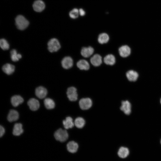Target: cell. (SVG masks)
<instances>
[{"instance_id": "6da1fadb", "label": "cell", "mask_w": 161, "mask_h": 161, "mask_svg": "<svg viewBox=\"0 0 161 161\" xmlns=\"http://www.w3.org/2000/svg\"><path fill=\"white\" fill-rule=\"evenodd\" d=\"M15 23L18 29L23 30L28 26L29 22L24 16L19 15L16 17L15 19Z\"/></svg>"}, {"instance_id": "7a4b0ae2", "label": "cell", "mask_w": 161, "mask_h": 161, "mask_svg": "<svg viewBox=\"0 0 161 161\" xmlns=\"http://www.w3.org/2000/svg\"><path fill=\"white\" fill-rule=\"evenodd\" d=\"M68 134L65 130L59 129L55 133L54 136L55 139L61 142H64L68 138Z\"/></svg>"}, {"instance_id": "3957f363", "label": "cell", "mask_w": 161, "mask_h": 161, "mask_svg": "<svg viewBox=\"0 0 161 161\" xmlns=\"http://www.w3.org/2000/svg\"><path fill=\"white\" fill-rule=\"evenodd\" d=\"M48 49L49 51L53 52L58 51L61 48L60 43L56 38H52L48 41Z\"/></svg>"}, {"instance_id": "277c9868", "label": "cell", "mask_w": 161, "mask_h": 161, "mask_svg": "<svg viewBox=\"0 0 161 161\" xmlns=\"http://www.w3.org/2000/svg\"><path fill=\"white\" fill-rule=\"evenodd\" d=\"M80 108L83 110H87L89 109L92 105V101L89 98L81 99L79 101Z\"/></svg>"}, {"instance_id": "5b68a950", "label": "cell", "mask_w": 161, "mask_h": 161, "mask_svg": "<svg viewBox=\"0 0 161 161\" xmlns=\"http://www.w3.org/2000/svg\"><path fill=\"white\" fill-rule=\"evenodd\" d=\"M67 95L69 100L71 101H75L78 99V95L76 89L74 87H70L67 90Z\"/></svg>"}, {"instance_id": "8992f818", "label": "cell", "mask_w": 161, "mask_h": 161, "mask_svg": "<svg viewBox=\"0 0 161 161\" xmlns=\"http://www.w3.org/2000/svg\"><path fill=\"white\" fill-rule=\"evenodd\" d=\"M120 110L126 114H129L131 112V105L128 100L123 101L120 107Z\"/></svg>"}, {"instance_id": "52a82bcc", "label": "cell", "mask_w": 161, "mask_h": 161, "mask_svg": "<svg viewBox=\"0 0 161 161\" xmlns=\"http://www.w3.org/2000/svg\"><path fill=\"white\" fill-rule=\"evenodd\" d=\"M33 8L35 11L37 12H41L44 9L45 4L42 1L37 0L34 2Z\"/></svg>"}, {"instance_id": "ba28073f", "label": "cell", "mask_w": 161, "mask_h": 161, "mask_svg": "<svg viewBox=\"0 0 161 161\" xmlns=\"http://www.w3.org/2000/svg\"><path fill=\"white\" fill-rule=\"evenodd\" d=\"M119 52L121 56L125 58L129 56L131 53L130 48L127 45H123L120 47Z\"/></svg>"}, {"instance_id": "9c48e42d", "label": "cell", "mask_w": 161, "mask_h": 161, "mask_svg": "<svg viewBox=\"0 0 161 161\" xmlns=\"http://www.w3.org/2000/svg\"><path fill=\"white\" fill-rule=\"evenodd\" d=\"M62 67L67 69L71 68L73 65V61L72 58L69 56L64 57L61 61Z\"/></svg>"}, {"instance_id": "30bf717a", "label": "cell", "mask_w": 161, "mask_h": 161, "mask_svg": "<svg viewBox=\"0 0 161 161\" xmlns=\"http://www.w3.org/2000/svg\"><path fill=\"white\" fill-rule=\"evenodd\" d=\"M27 104L30 109L33 111L38 110L40 106V104L38 101L34 98L30 99L28 101Z\"/></svg>"}, {"instance_id": "8fae6325", "label": "cell", "mask_w": 161, "mask_h": 161, "mask_svg": "<svg viewBox=\"0 0 161 161\" xmlns=\"http://www.w3.org/2000/svg\"><path fill=\"white\" fill-rule=\"evenodd\" d=\"M47 90L44 87L40 86L36 88L35 94L36 96L40 99L44 98L47 94Z\"/></svg>"}, {"instance_id": "7c38bea8", "label": "cell", "mask_w": 161, "mask_h": 161, "mask_svg": "<svg viewBox=\"0 0 161 161\" xmlns=\"http://www.w3.org/2000/svg\"><path fill=\"white\" fill-rule=\"evenodd\" d=\"M94 51L93 48L91 47H83L81 49V54L83 56L88 58L93 54Z\"/></svg>"}, {"instance_id": "4fadbf2b", "label": "cell", "mask_w": 161, "mask_h": 161, "mask_svg": "<svg viewBox=\"0 0 161 161\" xmlns=\"http://www.w3.org/2000/svg\"><path fill=\"white\" fill-rule=\"evenodd\" d=\"M90 61L92 65L94 66H98L102 63V57L99 54H95L91 58Z\"/></svg>"}, {"instance_id": "5bb4252c", "label": "cell", "mask_w": 161, "mask_h": 161, "mask_svg": "<svg viewBox=\"0 0 161 161\" xmlns=\"http://www.w3.org/2000/svg\"><path fill=\"white\" fill-rule=\"evenodd\" d=\"M126 76L128 80L130 81H135L137 79L138 74L135 71L130 70L127 72Z\"/></svg>"}, {"instance_id": "9a60e30c", "label": "cell", "mask_w": 161, "mask_h": 161, "mask_svg": "<svg viewBox=\"0 0 161 161\" xmlns=\"http://www.w3.org/2000/svg\"><path fill=\"white\" fill-rule=\"evenodd\" d=\"M78 145L74 141H70L67 145L68 151L70 152L74 153L76 152L78 148Z\"/></svg>"}, {"instance_id": "2e32d148", "label": "cell", "mask_w": 161, "mask_h": 161, "mask_svg": "<svg viewBox=\"0 0 161 161\" xmlns=\"http://www.w3.org/2000/svg\"><path fill=\"white\" fill-rule=\"evenodd\" d=\"M19 118L18 112L14 110L10 111L7 116V120L10 122H12L17 120Z\"/></svg>"}, {"instance_id": "e0dca14e", "label": "cell", "mask_w": 161, "mask_h": 161, "mask_svg": "<svg viewBox=\"0 0 161 161\" xmlns=\"http://www.w3.org/2000/svg\"><path fill=\"white\" fill-rule=\"evenodd\" d=\"M3 71L7 75L12 74L14 71L15 66L10 64H4L2 67Z\"/></svg>"}, {"instance_id": "ac0fdd59", "label": "cell", "mask_w": 161, "mask_h": 161, "mask_svg": "<svg viewBox=\"0 0 161 161\" xmlns=\"http://www.w3.org/2000/svg\"><path fill=\"white\" fill-rule=\"evenodd\" d=\"M11 101L13 106L16 107L23 102L24 99L20 95H15L11 97Z\"/></svg>"}, {"instance_id": "d6986e66", "label": "cell", "mask_w": 161, "mask_h": 161, "mask_svg": "<svg viewBox=\"0 0 161 161\" xmlns=\"http://www.w3.org/2000/svg\"><path fill=\"white\" fill-rule=\"evenodd\" d=\"M77 67L81 70H88L89 68V63L85 60H80L77 64Z\"/></svg>"}, {"instance_id": "ffe728a7", "label": "cell", "mask_w": 161, "mask_h": 161, "mask_svg": "<svg viewBox=\"0 0 161 161\" xmlns=\"http://www.w3.org/2000/svg\"><path fill=\"white\" fill-rule=\"evenodd\" d=\"M128 148L124 147H121L119 149L117 152L118 156L120 158H124L126 157L129 154Z\"/></svg>"}, {"instance_id": "44dd1931", "label": "cell", "mask_w": 161, "mask_h": 161, "mask_svg": "<svg viewBox=\"0 0 161 161\" xmlns=\"http://www.w3.org/2000/svg\"><path fill=\"white\" fill-rule=\"evenodd\" d=\"M23 130L22 126L20 123H16L14 126L13 134L15 136H19L22 133Z\"/></svg>"}, {"instance_id": "7402d4cb", "label": "cell", "mask_w": 161, "mask_h": 161, "mask_svg": "<svg viewBox=\"0 0 161 161\" xmlns=\"http://www.w3.org/2000/svg\"><path fill=\"white\" fill-rule=\"evenodd\" d=\"M64 128L66 129H68L73 127L74 124L72 119L70 117H67L65 120L63 121Z\"/></svg>"}, {"instance_id": "603a6c76", "label": "cell", "mask_w": 161, "mask_h": 161, "mask_svg": "<svg viewBox=\"0 0 161 161\" xmlns=\"http://www.w3.org/2000/svg\"><path fill=\"white\" fill-rule=\"evenodd\" d=\"M104 62L107 65H112L115 62V58L114 55L109 54L106 55L104 58Z\"/></svg>"}, {"instance_id": "cb8c5ba5", "label": "cell", "mask_w": 161, "mask_h": 161, "mask_svg": "<svg viewBox=\"0 0 161 161\" xmlns=\"http://www.w3.org/2000/svg\"><path fill=\"white\" fill-rule=\"evenodd\" d=\"M109 40V37L108 35L105 33L100 34L98 37V41L100 44H103L107 43Z\"/></svg>"}, {"instance_id": "d4e9b609", "label": "cell", "mask_w": 161, "mask_h": 161, "mask_svg": "<svg viewBox=\"0 0 161 161\" xmlns=\"http://www.w3.org/2000/svg\"><path fill=\"white\" fill-rule=\"evenodd\" d=\"M10 55L12 60L14 62L18 61L22 57L21 55L18 53L15 49H13L11 50Z\"/></svg>"}, {"instance_id": "484cf974", "label": "cell", "mask_w": 161, "mask_h": 161, "mask_svg": "<svg viewBox=\"0 0 161 161\" xmlns=\"http://www.w3.org/2000/svg\"><path fill=\"white\" fill-rule=\"evenodd\" d=\"M44 105L47 109H52L55 106V103L54 101L49 98H46L44 101Z\"/></svg>"}, {"instance_id": "4316f807", "label": "cell", "mask_w": 161, "mask_h": 161, "mask_svg": "<svg viewBox=\"0 0 161 161\" xmlns=\"http://www.w3.org/2000/svg\"><path fill=\"white\" fill-rule=\"evenodd\" d=\"M74 124L78 128H81L84 126L85 123L84 120L82 117H79L75 119Z\"/></svg>"}, {"instance_id": "83f0119b", "label": "cell", "mask_w": 161, "mask_h": 161, "mask_svg": "<svg viewBox=\"0 0 161 161\" xmlns=\"http://www.w3.org/2000/svg\"><path fill=\"white\" fill-rule=\"evenodd\" d=\"M0 46L1 48L4 50H7L9 48V44L5 39L2 38L0 40Z\"/></svg>"}, {"instance_id": "f1b7e54d", "label": "cell", "mask_w": 161, "mask_h": 161, "mask_svg": "<svg viewBox=\"0 0 161 161\" xmlns=\"http://www.w3.org/2000/svg\"><path fill=\"white\" fill-rule=\"evenodd\" d=\"M79 10L76 8H74L69 13V16L72 18L75 19L79 16Z\"/></svg>"}, {"instance_id": "f546056e", "label": "cell", "mask_w": 161, "mask_h": 161, "mask_svg": "<svg viewBox=\"0 0 161 161\" xmlns=\"http://www.w3.org/2000/svg\"><path fill=\"white\" fill-rule=\"evenodd\" d=\"M5 132V130L3 127L1 126H0V137H2Z\"/></svg>"}, {"instance_id": "4dcf8cb0", "label": "cell", "mask_w": 161, "mask_h": 161, "mask_svg": "<svg viewBox=\"0 0 161 161\" xmlns=\"http://www.w3.org/2000/svg\"><path fill=\"white\" fill-rule=\"evenodd\" d=\"M79 15L82 16H84L85 14V11L82 8H80L79 10Z\"/></svg>"}, {"instance_id": "1f68e13d", "label": "cell", "mask_w": 161, "mask_h": 161, "mask_svg": "<svg viewBox=\"0 0 161 161\" xmlns=\"http://www.w3.org/2000/svg\"><path fill=\"white\" fill-rule=\"evenodd\" d=\"M160 103H161V99H160Z\"/></svg>"}, {"instance_id": "d6a6232c", "label": "cell", "mask_w": 161, "mask_h": 161, "mask_svg": "<svg viewBox=\"0 0 161 161\" xmlns=\"http://www.w3.org/2000/svg\"><path fill=\"white\" fill-rule=\"evenodd\" d=\"M160 143H161V140H160Z\"/></svg>"}]
</instances>
